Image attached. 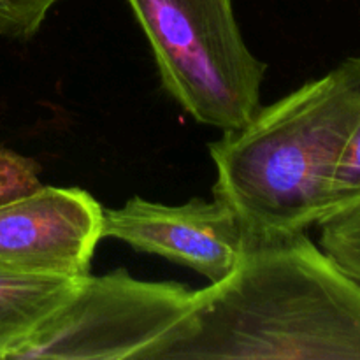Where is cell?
<instances>
[{
	"label": "cell",
	"instance_id": "6da1fadb",
	"mask_svg": "<svg viewBox=\"0 0 360 360\" xmlns=\"http://www.w3.org/2000/svg\"><path fill=\"white\" fill-rule=\"evenodd\" d=\"M360 360V281L308 234L245 236L157 360Z\"/></svg>",
	"mask_w": 360,
	"mask_h": 360
},
{
	"label": "cell",
	"instance_id": "7a4b0ae2",
	"mask_svg": "<svg viewBox=\"0 0 360 360\" xmlns=\"http://www.w3.org/2000/svg\"><path fill=\"white\" fill-rule=\"evenodd\" d=\"M359 122L360 55L210 143L214 199L234 211L248 238L308 231L327 214L334 169Z\"/></svg>",
	"mask_w": 360,
	"mask_h": 360
},
{
	"label": "cell",
	"instance_id": "3957f363",
	"mask_svg": "<svg viewBox=\"0 0 360 360\" xmlns=\"http://www.w3.org/2000/svg\"><path fill=\"white\" fill-rule=\"evenodd\" d=\"M162 84L202 125L241 129L260 108L267 65L243 39L232 0H129Z\"/></svg>",
	"mask_w": 360,
	"mask_h": 360
},
{
	"label": "cell",
	"instance_id": "277c9868",
	"mask_svg": "<svg viewBox=\"0 0 360 360\" xmlns=\"http://www.w3.org/2000/svg\"><path fill=\"white\" fill-rule=\"evenodd\" d=\"M193 295L181 283L137 280L125 269L88 273L11 359L157 360L185 326Z\"/></svg>",
	"mask_w": 360,
	"mask_h": 360
},
{
	"label": "cell",
	"instance_id": "5b68a950",
	"mask_svg": "<svg viewBox=\"0 0 360 360\" xmlns=\"http://www.w3.org/2000/svg\"><path fill=\"white\" fill-rule=\"evenodd\" d=\"M102 214L104 207L81 188L42 185L0 204V271L86 276Z\"/></svg>",
	"mask_w": 360,
	"mask_h": 360
},
{
	"label": "cell",
	"instance_id": "8992f818",
	"mask_svg": "<svg viewBox=\"0 0 360 360\" xmlns=\"http://www.w3.org/2000/svg\"><path fill=\"white\" fill-rule=\"evenodd\" d=\"M104 238L193 269L210 283L234 269L245 243L238 217L221 200L192 199L167 206L137 195L122 207L104 210Z\"/></svg>",
	"mask_w": 360,
	"mask_h": 360
},
{
	"label": "cell",
	"instance_id": "52a82bcc",
	"mask_svg": "<svg viewBox=\"0 0 360 360\" xmlns=\"http://www.w3.org/2000/svg\"><path fill=\"white\" fill-rule=\"evenodd\" d=\"M81 278L0 271V360L11 359L72 295Z\"/></svg>",
	"mask_w": 360,
	"mask_h": 360
},
{
	"label": "cell",
	"instance_id": "ba28073f",
	"mask_svg": "<svg viewBox=\"0 0 360 360\" xmlns=\"http://www.w3.org/2000/svg\"><path fill=\"white\" fill-rule=\"evenodd\" d=\"M320 246L360 281V195L316 224Z\"/></svg>",
	"mask_w": 360,
	"mask_h": 360
},
{
	"label": "cell",
	"instance_id": "9c48e42d",
	"mask_svg": "<svg viewBox=\"0 0 360 360\" xmlns=\"http://www.w3.org/2000/svg\"><path fill=\"white\" fill-rule=\"evenodd\" d=\"M60 0H0V39L28 41Z\"/></svg>",
	"mask_w": 360,
	"mask_h": 360
},
{
	"label": "cell",
	"instance_id": "30bf717a",
	"mask_svg": "<svg viewBox=\"0 0 360 360\" xmlns=\"http://www.w3.org/2000/svg\"><path fill=\"white\" fill-rule=\"evenodd\" d=\"M360 195V122L345 144L329 185L327 214ZM326 214V217H327Z\"/></svg>",
	"mask_w": 360,
	"mask_h": 360
},
{
	"label": "cell",
	"instance_id": "8fae6325",
	"mask_svg": "<svg viewBox=\"0 0 360 360\" xmlns=\"http://www.w3.org/2000/svg\"><path fill=\"white\" fill-rule=\"evenodd\" d=\"M41 167L32 158L0 148V204L41 188Z\"/></svg>",
	"mask_w": 360,
	"mask_h": 360
}]
</instances>
